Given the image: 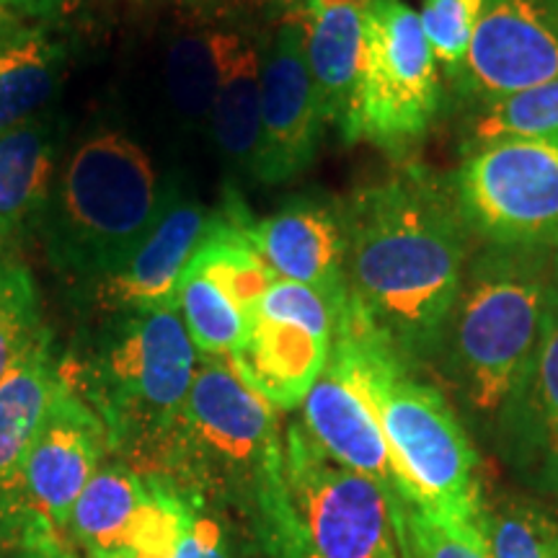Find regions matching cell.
Instances as JSON below:
<instances>
[{"label":"cell","instance_id":"e575fe53","mask_svg":"<svg viewBox=\"0 0 558 558\" xmlns=\"http://www.w3.org/2000/svg\"><path fill=\"white\" fill-rule=\"evenodd\" d=\"M369 3H373V0H300L298 5L305 13H318V11H326V9H339V5H349V9L367 11Z\"/></svg>","mask_w":558,"mask_h":558},{"label":"cell","instance_id":"5b68a950","mask_svg":"<svg viewBox=\"0 0 558 558\" xmlns=\"http://www.w3.org/2000/svg\"><path fill=\"white\" fill-rule=\"evenodd\" d=\"M177 190L135 140L96 132L54 179L39 228L47 259L70 282H99L148 239Z\"/></svg>","mask_w":558,"mask_h":558},{"label":"cell","instance_id":"8992f818","mask_svg":"<svg viewBox=\"0 0 558 558\" xmlns=\"http://www.w3.org/2000/svg\"><path fill=\"white\" fill-rule=\"evenodd\" d=\"M158 473L199 507H235L256 520L264 499L284 486V439L275 407L228 360L199 357Z\"/></svg>","mask_w":558,"mask_h":558},{"label":"cell","instance_id":"7402d4cb","mask_svg":"<svg viewBox=\"0 0 558 558\" xmlns=\"http://www.w3.org/2000/svg\"><path fill=\"white\" fill-rule=\"evenodd\" d=\"M65 47L39 24L13 21L0 32V132L34 120L58 94Z\"/></svg>","mask_w":558,"mask_h":558},{"label":"cell","instance_id":"7a4b0ae2","mask_svg":"<svg viewBox=\"0 0 558 558\" xmlns=\"http://www.w3.org/2000/svg\"><path fill=\"white\" fill-rule=\"evenodd\" d=\"M329 365L378 418L407 509L452 533L484 538L478 456L442 390L418 380L411 362L347 300Z\"/></svg>","mask_w":558,"mask_h":558},{"label":"cell","instance_id":"603a6c76","mask_svg":"<svg viewBox=\"0 0 558 558\" xmlns=\"http://www.w3.org/2000/svg\"><path fill=\"white\" fill-rule=\"evenodd\" d=\"M365 11L339 5L305 13V54L324 124L344 130L360 75Z\"/></svg>","mask_w":558,"mask_h":558},{"label":"cell","instance_id":"5bb4252c","mask_svg":"<svg viewBox=\"0 0 558 558\" xmlns=\"http://www.w3.org/2000/svg\"><path fill=\"white\" fill-rule=\"evenodd\" d=\"M248 241L282 279L308 284L341 311L347 305V239L341 202L295 197L267 218L248 220Z\"/></svg>","mask_w":558,"mask_h":558},{"label":"cell","instance_id":"6da1fadb","mask_svg":"<svg viewBox=\"0 0 558 558\" xmlns=\"http://www.w3.org/2000/svg\"><path fill=\"white\" fill-rule=\"evenodd\" d=\"M349 303L411 365L435 360L473 233L452 194L422 163H401L341 202Z\"/></svg>","mask_w":558,"mask_h":558},{"label":"cell","instance_id":"277c9868","mask_svg":"<svg viewBox=\"0 0 558 558\" xmlns=\"http://www.w3.org/2000/svg\"><path fill=\"white\" fill-rule=\"evenodd\" d=\"M556 264L558 248L488 243L465 264L435 360L465 407L494 427L535 357Z\"/></svg>","mask_w":558,"mask_h":558},{"label":"cell","instance_id":"1f68e13d","mask_svg":"<svg viewBox=\"0 0 558 558\" xmlns=\"http://www.w3.org/2000/svg\"><path fill=\"white\" fill-rule=\"evenodd\" d=\"M171 558H235L228 546L226 530L215 518L205 514V507H197L190 527L181 535Z\"/></svg>","mask_w":558,"mask_h":558},{"label":"cell","instance_id":"3957f363","mask_svg":"<svg viewBox=\"0 0 558 558\" xmlns=\"http://www.w3.org/2000/svg\"><path fill=\"white\" fill-rule=\"evenodd\" d=\"M197 365L177 308L111 316L83 349L60 360L62 378L107 427L109 452L143 473H158Z\"/></svg>","mask_w":558,"mask_h":558},{"label":"cell","instance_id":"ffe728a7","mask_svg":"<svg viewBox=\"0 0 558 558\" xmlns=\"http://www.w3.org/2000/svg\"><path fill=\"white\" fill-rule=\"evenodd\" d=\"M58 124L41 114L0 132V246L37 233L54 186Z\"/></svg>","mask_w":558,"mask_h":558},{"label":"cell","instance_id":"9a60e30c","mask_svg":"<svg viewBox=\"0 0 558 558\" xmlns=\"http://www.w3.org/2000/svg\"><path fill=\"white\" fill-rule=\"evenodd\" d=\"M209 220L213 209L186 197L179 186L158 226L135 254L109 277L90 284L94 303L109 316L177 308L181 277L207 233Z\"/></svg>","mask_w":558,"mask_h":558},{"label":"cell","instance_id":"cb8c5ba5","mask_svg":"<svg viewBox=\"0 0 558 558\" xmlns=\"http://www.w3.org/2000/svg\"><path fill=\"white\" fill-rule=\"evenodd\" d=\"M233 32L215 26L181 29L171 39L163 62V86L173 114L190 130H207L209 111Z\"/></svg>","mask_w":558,"mask_h":558},{"label":"cell","instance_id":"d6a6232c","mask_svg":"<svg viewBox=\"0 0 558 558\" xmlns=\"http://www.w3.org/2000/svg\"><path fill=\"white\" fill-rule=\"evenodd\" d=\"M19 19H54L70 13L81 0H0Z\"/></svg>","mask_w":558,"mask_h":558},{"label":"cell","instance_id":"d590c367","mask_svg":"<svg viewBox=\"0 0 558 558\" xmlns=\"http://www.w3.org/2000/svg\"><path fill=\"white\" fill-rule=\"evenodd\" d=\"M251 5H256V9H267V11H282V16L288 11L295 9L300 0H248Z\"/></svg>","mask_w":558,"mask_h":558},{"label":"cell","instance_id":"ac0fdd59","mask_svg":"<svg viewBox=\"0 0 558 558\" xmlns=\"http://www.w3.org/2000/svg\"><path fill=\"white\" fill-rule=\"evenodd\" d=\"M333 339L292 324L254 313L246 337L230 354L233 373L275 409H298L329 362Z\"/></svg>","mask_w":558,"mask_h":558},{"label":"cell","instance_id":"f1b7e54d","mask_svg":"<svg viewBox=\"0 0 558 558\" xmlns=\"http://www.w3.org/2000/svg\"><path fill=\"white\" fill-rule=\"evenodd\" d=\"M481 9L484 0H424L422 3L418 19L435 52L439 73L448 83L463 68Z\"/></svg>","mask_w":558,"mask_h":558},{"label":"cell","instance_id":"8d00e7d4","mask_svg":"<svg viewBox=\"0 0 558 558\" xmlns=\"http://www.w3.org/2000/svg\"><path fill=\"white\" fill-rule=\"evenodd\" d=\"M13 21H19V16H13V13L5 9L3 3H0V32L3 29H9V26L13 24Z\"/></svg>","mask_w":558,"mask_h":558},{"label":"cell","instance_id":"52a82bcc","mask_svg":"<svg viewBox=\"0 0 558 558\" xmlns=\"http://www.w3.org/2000/svg\"><path fill=\"white\" fill-rule=\"evenodd\" d=\"M445 99L418 13L407 0H373L362 19L357 88L341 137L409 156L435 128Z\"/></svg>","mask_w":558,"mask_h":558},{"label":"cell","instance_id":"83f0119b","mask_svg":"<svg viewBox=\"0 0 558 558\" xmlns=\"http://www.w3.org/2000/svg\"><path fill=\"white\" fill-rule=\"evenodd\" d=\"M45 331L32 271L24 264H5L0 277V383L19 367Z\"/></svg>","mask_w":558,"mask_h":558},{"label":"cell","instance_id":"4fadbf2b","mask_svg":"<svg viewBox=\"0 0 558 558\" xmlns=\"http://www.w3.org/2000/svg\"><path fill=\"white\" fill-rule=\"evenodd\" d=\"M324 128L305 54V11L295 5L279 19L262 52V140L254 177L284 184L308 171Z\"/></svg>","mask_w":558,"mask_h":558},{"label":"cell","instance_id":"f546056e","mask_svg":"<svg viewBox=\"0 0 558 558\" xmlns=\"http://www.w3.org/2000/svg\"><path fill=\"white\" fill-rule=\"evenodd\" d=\"M254 525L264 546L275 558H320L318 550L305 538V530L300 527L295 512H292L288 486H282L264 501L256 512Z\"/></svg>","mask_w":558,"mask_h":558},{"label":"cell","instance_id":"836d02e7","mask_svg":"<svg viewBox=\"0 0 558 558\" xmlns=\"http://www.w3.org/2000/svg\"><path fill=\"white\" fill-rule=\"evenodd\" d=\"M0 558H75L68 548H5Z\"/></svg>","mask_w":558,"mask_h":558},{"label":"cell","instance_id":"484cf974","mask_svg":"<svg viewBox=\"0 0 558 558\" xmlns=\"http://www.w3.org/2000/svg\"><path fill=\"white\" fill-rule=\"evenodd\" d=\"M481 530L492 558H558V518L522 497H486Z\"/></svg>","mask_w":558,"mask_h":558},{"label":"cell","instance_id":"30bf717a","mask_svg":"<svg viewBox=\"0 0 558 558\" xmlns=\"http://www.w3.org/2000/svg\"><path fill=\"white\" fill-rule=\"evenodd\" d=\"M109 435L86 401L68 386L54 396L34 439L21 481L19 538L13 548H70V520L83 488L104 465Z\"/></svg>","mask_w":558,"mask_h":558},{"label":"cell","instance_id":"d4e9b609","mask_svg":"<svg viewBox=\"0 0 558 558\" xmlns=\"http://www.w3.org/2000/svg\"><path fill=\"white\" fill-rule=\"evenodd\" d=\"M558 137V78L460 111L463 156L505 140Z\"/></svg>","mask_w":558,"mask_h":558},{"label":"cell","instance_id":"2e32d148","mask_svg":"<svg viewBox=\"0 0 558 558\" xmlns=\"http://www.w3.org/2000/svg\"><path fill=\"white\" fill-rule=\"evenodd\" d=\"M505 458L525 484L558 497V264L535 357L497 422Z\"/></svg>","mask_w":558,"mask_h":558},{"label":"cell","instance_id":"e0dca14e","mask_svg":"<svg viewBox=\"0 0 558 558\" xmlns=\"http://www.w3.org/2000/svg\"><path fill=\"white\" fill-rule=\"evenodd\" d=\"M60 386L62 369L50 331L0 383V550L16 546L24 465Z\"/></svg>","mask_w":558,"mask_h":558},{"label":"cell","instance_id":"ba28073f","mask_svg":"<svg viewBox=\"0 0 558 558\" xmlns=\"http://www.w3.org/2000/svg\"><path fill=\"white\" fill-rule=\"evenodd\" d=\"M450 184L473 239L558 248V137L505 140L473 150Z\"/></svg>","mask_w":558,"mask_h":558},{"label":"cell","instance_id":"4316f807","mask_svg":"<svg viewBox=\"0 0 558 558\" xmlns=\"http://www.w3.org/2000/svg\"><path fill=\"white\" fill-rule=\"evenodd\" d=\"M177 311L199 357L228 360L246 337V316L233 300L190 267L181 277Z\"/></svg>","mask_w":558,"mask_h":558},{"label":"cell","instance_id":"7c38bea8","mask_svg":"<svg viewBox=\"0 0 558 558\" xmlns=\"http://www.w3.org/2000/svg\"><path fill=\"white\" fill-rule=\"evenodd\" d=\"M558 78V0H484L452 107L460 111Z\"/></svg>","mask_w":558,"mask_h":558},{"label":"cell","instance_id":"8fae6325","mask_svg":"<svg viewBox=\"0 0 558 558\" xmlns=\"http://www.w3.org/2000/svg\"><path fill=\"white\" fill-rule=\"evenodd\" d=\"M197 507L171 478L114 458L75 501L70 538L88 558H171Z\"/></svg>","mask_w":558,"mask_h":558},{"label":"cell","instance_id":"9c48e42d","mask_svg":"<svg viewBox=\"0 0 558 558\" xmlns=\"http://www.w3.org/2000/svg\"><path fill=\"white\" fill-rule=\"evenodd\" d=\"M284 486L292 512L320 558H401L393 535L407 509L373 478L344 469L320 450L303 422L284 435Z\"/></svg>","mask_w":558,"mask_h":558},{"label":"cell","instance_id":"4dcf8cb0","mask_svg":"<svg viewBox=\"0 0 558 558\" xmlns=\"http://www.w3.org/2000/svg\"><path fill=\"white\" fill-rule=\"evenodd\" d=\"M403 527H407L409 554L414 550L416 558H492L484 538L452 533L418 509L403 512Z\"/></svg>","mask_w":558,"mask_h":558},{"label":"cell","instance_id":"74e56055","mask_svg":"<svg viewBox=\"0 0 558 558\" xmlns=\"http://www.w3.org/2000/svg\"><path fill=\"white\" fill-rule=\"evenodd\" d=\"M3 267H5V264H3V262H0V277H3Z\"/></svg>","mask_w":558,"mask_h":558},{"label":"cell","instance_id":"44dd1931","mask_svg":"<svg viewBox=\"0 0 558 558\" xmlns=\"http://www.w3.org/2000/svg\"><path fill=\"white\" fill-rule=\"evenodd\" d=\"M230 169L254 177L262 140V52L246 34L233 32L207 124Z\"/></svg>","mask_w":558,"mask_h":558},{"label":"cell","instance_id":"d6986e66","mask_svg":"<svg viewBox=\"0 0 558 558\" xmlns=\"http://www.w3.org/2000/svg\"><path fill=\"white\" fill-rule=\"evenodd\" d=\"M300 407L303 427L320 450L329 452L344 469L373 478L396 505L407 509L378 418L329 362Z\"/></svg>","mask_w":558,"mask_h":558}]
</instances>
